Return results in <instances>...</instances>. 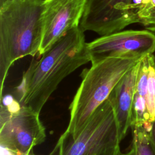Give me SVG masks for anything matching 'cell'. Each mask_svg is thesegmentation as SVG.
Returning <instances> with one entry per match:
<instances>
[{
  "mask_svg": "<svg viewBox=\"0 0 155 155\" xmlns=\"http://www.w3.org/2000/svg\"><path fill=\"white\" fill-rule=\"evenodd\" d=\"M84 31L77 27L35 56L17 87L18 101L40 114L59 84L76 69L91 62Z\"/></svg>",
  "mask_w": 155,
  "mask_h": 155,
  "instance_id": "cell-1",
  "label": "cell"
},
{
  "mask_svg": "<svg viewBox=\"0 0 155 155\" xmlns=\"http://www.w3.org/2000/svg\"><path fill=\"white\" fill-rule=\"evenodd\" d=\"M28 155H37V154H35L33 152H32V153H31L30 154H28Z\"/></svg>",
  "mask_w": 155,
  "mask_h": 155,
  "instance_id": "cell-19",
  "label": "cell"
},
{
  "mask_svg": "<svg viewBox=\"0 0 155 155\" xmlns=\"http://www.w3.org/2000/svg\"><path fill=\"white\" fill-rule=\"evenodd\" d=\"M120 142L113 104L109 96L78 136L72 137L62 133L49 155H97Z\"/></svg>",
  "mask_w": 155,
  "mask_h": 155,
  "instance_id": "cell-5",
  "label": "cell"
},
{
  "mask_svg": "<svg viewBox=\"0 0 155 155\" xmlns=\"http://www.w3.org/2000/svg\"><path fill=\"white\" fill-rule=\"evenodd\" d=\"M45 128L39 113L12 98L1 102L0 109V145L1 155H28L33 148L43 143Z\"/></svg>",
  "mask_w": 155,
  "mask_h": 155,
  "instance_id": "cell-4",
  "label": "cell"
},
{
  "mask_svg": "<svg viewBox=\"0 0 155 155\" xmlns=\"http://www.w3.org/2000/svg\"><path fill=\"white\" fill-rule=\"evenodd\" d=\"M138 22L133 0H87L79 27L104 36Z\"/></svg>",
  "mask_w": 155,
  "mask_h": 155,
  "instance_id": "cell-6",
  "label": "cell"
},
{
  "mask_svg": "<svg viewBox=\"0 0 155 155\" xmlns=\"http://www.w3.org/2000/svg\"><path fill=\"white\" fill-rule=\"evenodd\" d=\"M137 15L138 23L142 24L147 30L155 33V8L139 12Z\"/></svg>",
  "mask_w": 155,
  "mask_h": 155,
  "instance_id": "cell-13",
  "label": "cell"
},
{
  "mask_svg": "<svg viewBox=\"0 0 155 155\" xmlns=\"http://www.w3.org/2000/svg\"><path fill=\"white\" fill-rule=\"evenodd\" d=\"M44 0H8L0 5V99L17 60L38 54L42 38Z\"/></svg>",
  "mask_w": 155,
  "mask_h": 155,
  "instance_id": "cell-2",
  "label": "cell"
},
{
  "mask_svg": "<svg viewBox=\"0 0 155 155\" xmlns=\"http://www.w3.org/2000/svg\"><path fill=\"white\" fill-rule=\"evenodd\" d=\"M146 1L147 0H133L134 8L136 12L145 4Z\"/></svg>",
  "mask_w": 155,
  "mask_h": 155,
  "instance_id": "cell-17",
  "label": "cell"
},
{
  "mask_svg": "<svg viewBox=\"0 0 155 155\" xmlns=\"http://www.w3.org/2000/svg\"><path fill=\"white\" fill-rule=\"evenodd\" d=\"M148 54L141 58L139 62V70L134 93L133 123L131 127L134 125H143L148 122V114L147 105L148 76Z\"/></svg>",
  "mask_w": 155,
  "mask_h": 155,
  "instance_id": "cell-10",
  "label": "cell"
},
{
  "mask_svg": "<svg viewBox=\"0 0 155 155\" xmlns=\"http://www.w3.org/2000/svg\"><path fill=\"white\" fill-rule=\"evenodd\" d=\"M132 140L129 150L119 155H155L148 139L147 128L144 125L131 127Z\"/></svg>",
  "mask_w": 155,
  "mask_h": 155,
  "instance_id": "cell-11",
  "label": "cell"
},
{
  "mask_svg": "<svg viewBox=\"0 0 155 155\" xmlns=\"http://www.w3.org/2000/svg\"><path fill=\"white\" fill-rule=\"evenodd\" d=\"M143 125L147 128L150 143L155 153V120Z\"/></svg>",
  "mask_w": 155,
  "mask_h": 155,
  "instance_id": "cell-14",
  "label": "cell"
},
{
  "mask_svg": "<svg viewBox=\"0 0 155 155\" xmlns=\"http://www.w3.org/2000/svg\"><path fill=\"white\" fill-rule=\"evenodd\" d=\"M7 1H8V0H0V5L2 4L4 2H6Z\"/></svg>",
  "mask_w": 155,
  "mask_h": 155,
  "instance_id": "cell-18",
  "label": "cell"
},
{
  "mask_svg": "<svg viewBox=\"0 0 155 155\" xmlns=\"http://www.w3.org/2000/svg\"><path fill=\"white\" fill-rule=\"evenodd\" d=\"M139 62L122 78L110 95L113 104L120 141L132 126L133 99Z\"/></svg>",
  "mask_w": 155,
  "mask_h": 155,
  "instance_id": "cell-9",
  "label": "cell"
},
{
  "mask_svg": "<svg viewBox=\"0 0 155 155\" xmlns=\"http://www.w3.org/2000/svg\"><path fill=\"white\" fill-rule=\"evenodd\" d=\"M91 62L112 56H144L155 52V35L148 30H120L87 43Z\"/></svg>",
  "mask_w": 155,
  "mask_h": 155,
  "instance_id": "cell-7",
  "label": "cell"
},
{
  "mask_svg": "<svg viewBox=\"0 0 155 155\" xmlns=\"http://www.w3.org/2000/svg\"><path fill=\"white\" fill-rule=\"evenodd\" d=\"M87 0H44L41 56L56 41L79 27Z\"/></svg>",
  "mask_w": 155,
  "mask_h": 155,
  "instance_id": "cell-8",
  "label": "cell"
},
{
  "mask_svg": "<svg viewBox=\"0 0 155 155\" xmlns=\"http://www.w3.org/2000/svg\"><path fill=\"white\" fill-rule=\"evenodd\" d=\"M152 8H155V0H147L146 4L137 11V13L139 12L148 10Z\"/></svg>",
  "mask_w": 155,
  "mask_h": 155,
  "instance_id": "cell-16",
  "label": "cell"
},
{
  "mask_svg": "<svg viewBox=\"0 0 155 155\" xmlns=\"http://www.w3.org/2000/svg\"><path fill=\"white\" fill-rule=\"evenodd\" d=\"M143 57L112 56L91 62V67L81 74V82L70 105V120L63 134L78 136L119 81Z\"/></svg>",
  "mask_w": 155,
  "mask_h": 155,
  "instance_id": "cell-3",
  "label": "cell"
},
{
  "mask_svg": "<svg viewBox=\"0 0 155 155\" xmlns=\"http://www.w3.org/2000/svg\"><path fill=\"white\" fill-rule=\"evenodd\" d=\"M148 61V76L147 82V111L148 122L155 120V55H147ZM147 123V124H148Z\"/></svg>",
  "mask_w": 155,
  "mask_h": 155,
  "instance_id": "cell-12",
  "label": "cell"
},
{
  "mask_svg": "<svg viewBox=\"0 0 155 155\" xmlns=\"http://www.w3.org/2000/svg\"><path fill=\"white\" fill-rule=\"evenodd\" d=\"M120 153V143H118L113 146L106 148L100 152L97 155H119Z\"/></svg>",
  "mask_w": 155,
  "mask_h": 155,
  "instance_id": "cell-15",
  "label": "cell"
}]
</instances>
